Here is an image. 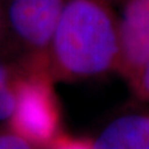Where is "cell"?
<instances>
[{
	"label": "cell",
	"mask_w": 149,
	"mask_h": 149,
	"mask_svg": "<svg viewBox=\"0 0 149 149\" xmlns=\"http://www.w3.org/2000/svg\"><path fill=\"white\" fill-rule=\"evenodd\" d=\"M118 19L107 0H66L47 51L54 82H77L118 72Z\"/></svg>",
	"instance_id": "obj_1"
},
{
	"label": "cell",
	"mask_w": 149,
	"mask_h": 149,
	"mask_svg": "<svg viewBox=\"0 0 149 149\" xmlns=\"http://www.w3.org/2000/svg\"><path fill=\"white\" fill-rule=\"evenodd\" d=\"M22 69L21 58L15 63L0 61V123L9 120L16 108L17 90Z\"/></svg>",
	"instance_id": "obj_6"
},
{
	"label": "cell",
	"mask_w": 149,
	"mask_h": 149,
	"mask_svg": "<svg viewBox=\"0 0 149 149\" xmlns=\"http://www.w3.org/2000/svg\"><path fill=\"white\" fill-rule=\"evenodd\" d=\"M3 32V22H2V13H1V6H0V39L2 37Z\"/></svg>",
	"instance_id": "obj_10"
},
{
	"label": "cell",
	"mask_w": 149,
	"mask_h": 149,
	"mask_svg": "<svg viewBox=\"0 0 149 149\" xmlns=\"http://www.w3.org/2000/svg\"><path fill=\"white\" fill-rule=\"evenodd\" d=\"M118 27L120 62L117 73L132 86L149 58V0H125Z\"/></svg>",
	"instance_id": "obj_4"
},
{
	"label": "cell",
	"mask_w": 149,
	"mask_h": 149,
	"mask_svg": "<svg viewBox=\"0 0 149 149\" xmlns=\"http://www.w3.org/2000/svg\"><path fill=\"white\" fill-rule=\"evenodd\" d=\"M130 87L137 98L140 101L149 102V58L144 64L138 77Z\"/></svg>",
	"instance_id": "obj_9"
},
{
	"label": "cell",
	"mask_w": 149,
	"mask_h": 149,
	"mask_svg": "<svg viewBox=\"0 0 149 149\" xmlns=\"http://www.w3.org/2000/svg\"><path fill=\"white\" fill-rule=\"evenodd\" d=\"M17 103L9 127L39 149H47L62 133L54 80L45 56H22Z\"/></svg>",
	"instance_id": "obj_2"
},
{
	"label": "cell",
	"mask_w": 149,
	"mask_h": 149,
	"mask_svg": "<svg viewBox=\"0 0 149 149\" xmlns=\"http://www.w3.org/2000/svg\"><path fill=\"white\" fill-rule=\"evenodd\" d=\"M47 149H94L93 140L61 133Z\"/></svg>",
	"instance_id": "obj_8"
},
{
	"label": "cell",
	"mask_w": 149,
	"mask_h": 149,
	"mask_svg": "<svg viewBox=\"0 0 149 149\" xmlns=\"http://www.w3.org/2000/svg\"><path fill=\"white\" fill-rule=\"evenodd\" d=\"M93 143L94 149H149V112L118 116Z\"/></svg>",
	"instance_id": "obj_5"
},
{
	"label": "cell",
	"mask_w": 149,
	"mask_h": 149,
	"mask_svg": "<svg viewBox=\"0 0 149 149\" xmlns=\"http://www.w3.org/2000/svg\"><path fill=\"white\" fill-rule=\"evenodd\" d=\"M107 1H108V0H107ZM117 1H118V0H117ZM124 1H125V0H124Z\"/></svg>",
	"instance_id": "obj_11"
},
{
	"label": "cell",
	"mask_w": 149,
	"mask_h": 149,
	"mask_svg": "<svg viewBox=\"0 0 149 149\" xmlns=\"http://www.w3.org/2000/svg\"><path fill=\"white\" fill-rule=\"evenodd\" d=\"M66 0H0L3 30L22 56H47Z\"/></svg>",
	"instance_id": "obj_3"
},
{
	"label": "cell",
	"mask_w": 149,
	"mask_h": 149,
	"mask_svg": "<svg viewBox=\"0 0 149 149\" xmlns=\"http://www.w3.org/2000/svg\"><path fill=\"white\" fill-rule=\"evenodd\" d=\"M0 149H39L13 132L9 126H0Z\"/></svg>",
	"instance_id": "obj_7"
}]
</instances>
